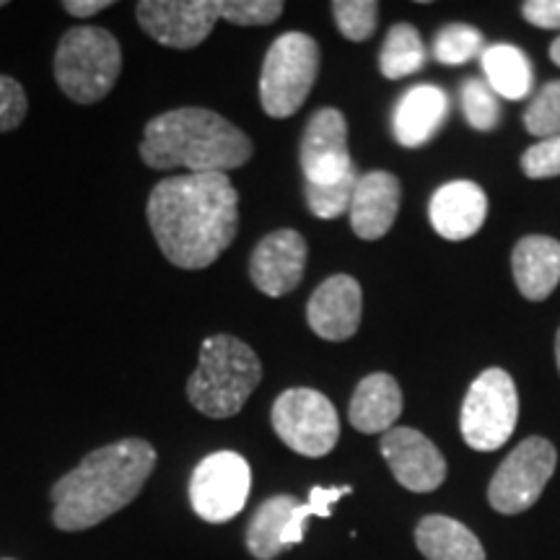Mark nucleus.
<instances>
[{
  "label": "nucleus",
  "instance_id": "obj_18",
  "mask_svg": "<svg viewBox=\"0 0 560 560\" xmlns=\"http://www.w3.org/2000/svg\"><path fill=\"white\" fill-rule=\"evenodd\" d=\"M446 115H450V96L444 94V89L423 83L400 96L392 115V132L405 149H420L441 130Z\"/></svg>",
  "mask_w": 560,
  "mask_h": 560
},
{
  "label": "nucleus",
  "instance_id": "obj_15",
  "mask_svg": "<svg viewBox=\"0 0 560 560\" xmlns=\"http://www.w3.org/2000/svg\"><path fill=\"white\" fill-rule=\"evenodd\" d=\"M363 291L350 276H332L312 293L306 304V322L322 340L342 342L353 338L361 327Z\"/></svg>",
  "mask_w": 560,
  "mask_h": 560
},
{
  "label": "nucleus",
  "instance_id": "obj_8",
  "mask_svg": "<svg viewBox=\"0 0 560 560\" xmlns=\"http://www.w3.org/2000/svg\"><path fill=\"white\" fill-rule=\"evenodd\" d=\"M270 418L278 439L301 457H325L340 439L338 410H335L330 397H325L317 389H285L272 405Z\"/></svg>",
  "mask_w": 560,
  "mask_h": 560
},
{
  "label": "nucleus",
  "instance_id": "obj_38",
  "mask_svg": "<svg viewBox=\"0 0 560 560\" xmlns=\"http://www.w3.org/2000/svg\"><path fill=\"white\" fill-rule=\"evenodd\" d=\"M5 560H9V558H5Z\"/></svg>",
  "mask_w": 560,
  "mask_h": 560
},
{
  "label": "nucleus",
  "instance_id": "obj_14",
  "mask_svg": "<svg viewBox=\"0 0 560 560\" xmlns=\"http://www.w3.org/2000/svg\"><path fill=\"white\" fill-rule=\"evenodd\" d=\"M389 472L412 493H431L446 480V459L431 439L416 429H389L380 441Z\"/></svg>",
  "mask_w": 560,
  "mask_h": 560
},
{
  "label": "nucleus",
  "instance_id": "obj_1",
  "mask_svg": "<svg viewBox=\"0 0 560 560\" xmlns=\"http://www.w3.org/2000/svg\"><path fill=\"white\" fill-rule=\"evenodd\" d=\"M145 215L161 255L174 268H210L236 240L240 192L229 174H185L153 187Z\"/></svg>",
  "mask_w": 560,
  "mask_h": 560
},
{
  "label": "nucleus",
  "instance_id": "obj_16",
  "mask_svg": "<svg viewBox=\"0 0 560 560\" xmlns=\"http://www.w3.org/2000/svg\"><path fill=\"white\" fill-rule=\"evenodd\" d=\"M397 210H400V182L395 174L382 170L361 174L348 210L353 234L363 242L382 240L395 226Z\"/></svg>",
  "mask_w": 560,
  "mask_h": 560
},
{
  "label": "nucleus",
  "instance_id": "obj_19",
  "mask_svg": "<svg viewBox=\"0 0 560 560\" xmlns=\"http://www.w3.org/2000/svg\"><path fill=\"white\" fill-rule=\"evenodd\" d=\"M511 270L524 299L545 301L560 283V242L552 236H524L511 255Z\"/></svg>",
  "mask_w": 560,
  "mask_h": 560
},
{
  "label": "nucleus",
  "instance_id": "obj_12",
  "mask_svg": "<svg viewBox=\"0 0 560 560\" xmlns=\"http://www.w3.org/2000/svg\"><path fill=\"white\" fill-rule=\"evenodd\" d=\"M140 30L172 50L202 45L221 19V0H140L136 5Z\"/></svg>",
  "mask_w": 560,
  "mask_h": 560
},
{
  "label": "nucleus",
  "instance_id": "obj_37",
  "mask_svg": "<svg viewBox=\"0 0 560 560\" xmlns=\"http://www.w3.org/2000/svg\"><path fill=\"white\" fill-rule=\"evenodd\" d=\"M3 5H5V0H0V9H3Z\"/></svg>",
  "mask_w": 560,
  "mask_h": 560
},
{
  "label": "nucleus",
  "instance_id": "obj_11",
  "mask_svg": "<svg viewBox=\"0 0 560 560\" xmlns=\"http://www.w3.org/2000/svg\"><path fill=\"white\" fill-rule=\"evenodd\" d=\"M299 161L304 185L312 187H332L359 177L348 151V122L340 109L322 107L314 112L301 136Z\"/></svg>",
  "mask_w": 560,
  "mask_h": 560
},
{
  "label": "nucleus",
  "instance_id": "obj_31",
  "mask_svg": "<svg viewBox=\"0 0 560 560\" xmlns=\"http://www.w3.org/2000/svg\"><path fill=\"white\" fill-rule=\"evenodd\" d=\"M522 172L529 179L560 177V136L542 138L522 156Z\"/></svg>",
  "mask_w": 560,
  "mask_h": 560
},
{
  "label": "nucleus",
  "instance_id": "obj_6",
  "mask_svg": "<svg viewBox=\"0 0 560 560\" xmlns=\"http://www.w3.org/2000/svg\"><path fill=\"white\" fill-rule=\"evenodd\" d=\"M319 45L304 32H285L262 60L260 104L265 115L285 120L304 107L319 73Z\"/></svg>",
  "mask_w": 560,
  "mask_h": 560
},
{
  "label": "nucleus",
  "instance_id": "obj_22",
  "mask_svg": "<svg viewBox=\"0 0 560 560\" xmlns=\"http://www.w3.org/2000/svg\"><path fill=\"white\" fill-rule=\"evenodd\" d=\"M296 506L299 501L289 493L270 495L268 501H262L257 506L247 524V535H244V542H247L252 558L276 560L280 552L289 550L285 535H289V524Z\"/></svg>",
  "mask_w": 560,
  "mask_h": 560
},
{
  "label": "nucleus",
  "instance_id": "obj_7",
  "mask_svg": "<svg viewBox=\"0 0 560 560\" xmlns=\"http://www.w3.org/2000/svg\"><path fill=\"white\" fill-rule=\"evenodd\" d=\"M520 397L514 380L503 369H486L467 389L462 405V439L475 452H495L514 436Z\"/></svg>",
  "mask_w": 560,
  "mask_h": 560
},
{
  "label": "nucleus",
  "instance_id": "obj_10",
  "mask_svg": "<svg viewBox=\"0 0 560 560\" xmlns=\"http://www.w3.org/2000/svg\"><path fill=\"white\" fill-rule=\"evenodd\" d=\"M252 488L249 462L236 452H213L190 478L192 511L208 524L231 522L247 506Z\"/></svg>",
  "mask_w": 560,
  "mask_h": 560
},
{
  "label": "nucleus",
  "instance_id": "obj_36",
  "mask_svg": "<svg viewBox=\"0 0 560 560\" xmlns=\"http://www.w3.org/2000/svg\"><path fill=\"white\" fill-rule=\"evenodd\" d=\"M556 361H558V371H560V330L556 335Z\"/></svg>",
  "mask_w": 560,
  "mask_h": 560
},
{
  "label": "nucleus",
  "instance_id": "obj_29",
  "mask_svg": "<svg viewBox=\"0 0 560 560\" xmlns=\"http://www.w3.org/2000/svg\"><path fill=\"white\" fill-rule=\"evenodd\" d=\"M524 128L537 138L560 136V81L545 83L540 94H535L524 112Z\"/></svg>",
  "mask_w": 560,
  "mask_h": 560
},
{
  "label": "nucleus",
  "instance_id": "obj_3",
  "mask_svg": "<svg viewBox=\"0 0 560 560\" xmlns=\"http://www.w3.org/2000/svg\"><path fill=\"white\" fill-rule=\"evenodd\" d=\"M252 140L244 130L213 109L179 107L145 122L140 159L159 172L229 174L252 159Z\"/></svg>",
  "mask_w": 560,
  "mask_h": 560
},
{
  "label": "nucleus",
  "instance_id": "obj_24",
  "mask_svg": "<svg viewBox=\"0 0 560 560\" xmlns=\"http://www.w3.org/2000/svg\"><path fill=\"white\" fill-rule=\"evenodd\" d=\"M425 66V47L412 24H395L384 39L380 52V70L384 79L397 81L418 73Z\"/></svg>",
  "mask_w": 560,
  "mask_h": 560
},
{
  "label": "nucleus",
  "instance_id": "obj_34",
  "mask_svg": "<svg viewBox=\"0 0 560 560\" xmlns=\"http://www.w3.org/2000/svg\"><path fill=\"white\" fill-rule=\"evenodd\" d=\"M112 5H115L112 0H62V11L79 19H89L104 9H112Z\"/></svg>",
  "mask_w": 560,
  "mask_h": 560
},
{
  "label": "nucleus",
  "instance_id": "obj_17",
  "mask_svg": "<svg viewBox=\"0 0 560 560\" xmlns=\"http://www.w3.org/2000/svg\"><path fill=\"white\" fill-rule=\"evenodd\" d=\"M431 226L441 240L465 242L478 234L488 215V198L480 185L467 179L446 182L433 192L431 206Z\"/></svg>",
  "mask_w": 560,
  "mask_h": 560
},
{
  "label": "nucleus",
  "instance_id": "obj_33",
  "mask_svg": "<svg viewBox=\"0 0 560 560\" xmlns=\"http://www.w3.org/2000/svg\"><path fill=\"white\" fill-rule=\"evenodd\" d=\"M522 16L537 30L560 32V0H527L522 5Z\"/></svg>",
  "mask_w": 560,
  "mask_h": 560
},
{
  "label": "nucleus",
  "instance_id": "obj_35",
  "mask_svg": "<svg viewBox=\"0 0 560 560\" xmlns=\"http://www.w3.org/2000/svg\"><path fill=\"white\" fill-rule=\"evenodd\" d=\"M550 58H552V62H556V66L560 68V37L550 45Z\"/></svg>",
  "mask_w": 560,
  "mask_h": 560
},
{
  "label": "nucleus",
  "instance_id": "obj_21",
  "mask_svg": "<svg viewBox=\"0 0 560 560\" xmlns=\"http://www.w3.org/2000/svg\"><path fill=\"white\" fill-rule=\"evenodd\" d=\"M416 545L429 560H486L478 535L452 516H423L416 527Z\"/></svg>",
  "mask_w": 560,
  "mask_h": 560
},
{
  "label": "nucleus",
  "instance_id": "obj_5",
  "mask_svg": "<svg viewBox=\"0 0 560 560\" xmlns=\"http://www.w3.org/2000/svg\"><path fill=\"white\" fill-rule=\"evenodd\" d=\"M52 73L70 102H102L122 73L120 42L102 26H73L60 37Z\"/></svg>",
  "mask_w": 560,
  "mask_h": 560
},
{
  "label": "nucleus",
  "instance_id": "obj_25",
  "mask_svg": "<svg viewBox=\"0 0 560 560\" xmlns=\"http://www.w3.org/2000/svg\"><path fill=\"white\" fill-rule=\"evenodd\" d=\"M462 112H465L470 128L480 132H490L501 122V104L495 91L480 79H467L459 91Z\"/></svg>",
  "mask_w": 560,
  "mask_h": 560
},
{
  "label": "nucleus",
  "instance_id": "obj_26",
  "mask_svg": "<svg viewBox=\"0 0 560 560\" xmlns=\"http://www.w3.org/2000/svg\"><path fill=\"white\" fill-rule=\"evenodd\" d=\"M482 50H486L482 47V34L467 24L444 26L436 34V39H433V58L441 66H462V62L472 60Z\"/></svg>",
  "mask_w": 560,
  "mask_h": 560
},
{
  "label": "nucleus",
  "instance_id": "obj_13",
  "mask_svg": "<svg viewBox=\"0 0 560 560\" xmlns=\"http://www.w3.org/2000/svg\"><path fill=\"white\" fill-rule=\"evenodd\" d=\"M306 240L293 229H278L257 244L249 257V278L255 289L270 299L289 296L299 289L306 270Z\"/></svg>",
  "mask_w": 560,
  "mask_h": 560
},
{
  "label": "nucleus",
  "instance_id": "obj_32",
  "mask_svg": "<svg viewBox=\"0 0 560 560\" xmlns=\"http://www.w3.org/2000/svg\"><path fill=\"white\" fill-rule=\"evenodd\" d=\"M30 112L26 91L16 79L0 73V132L19 130Z\"/></svg>",
  "mask_w": 560,
  "mask_h": 560
},
{
  "label": "nucleus",
  "instance_id": "obj_27",
  "mask_svg": "<svg viewBox=\"0 0 560 560\" xmlns=\"http://www.w3.org/2000/svg\"><path fill=\"white\" fill-rule=\"evenodd\" d=\"M348 493H353V486H335V488L314 486L310 490V501L299 503L296 511H293L291 524H289V535H285L289 548H293V545H299L301 540H304L306 522H310L312 516H322V520H327V516L332 514L335 503H338L342 495H348Z\"/></svg>",
  "mask_w": 560,
  "mask_h": 560
},
{
  "label": "nucleus",
  "instance_id": "obj_2",
  "mask_svg": "<svg viewBox=\"0 0 560 560\" xmlns=\"http://www.w3.org/2000/svg\"><path fill=\"white\" fill-rule=\"evenodd\" d=\"M151 441L122 439L89 452L50 490L52 524L60 532H86L130 506L156 470Z\"/></svg>",
  "mask_w": 560,
  "mask_h": 560
},
{
  "label": "nucleus",
  "instance_id": "obj_28",
  "mask_svg": "<svg viewBox=\"0 0 560 560\" xmlns=\"http://www.w3.org/2000/svg\"><path fill=\"white\" fill-rule=\"evenodd\" d=\"M332 19L350 42H366L380 21V3L374 0H335Z\"/></svg>",
  "mask_w": 560,
  "mask_h": 560
},
{
  "label": "nucleus",
  "instance_id": "obj_30",
  "mask_svg": "<svg viewBox=\"0 0 560 560\" xmlns=\"http://www.w3.org/2000/svg\"><path fill=\"white\" fill-rule=\"evenodd\" d=\"M283 9L280 0H221V19L236 26H270Z\"/></svg>",
  "mask_w": 560,
  "mask_h": 560
},
{
  "label": "nucleus",
  "instance_id": "obj_9",
  "mask_svg": "<svg viewBox=\"0 0 560 560\" xmlns=\"http://www.w3.org/2000/svg\"><path fill=\"white\" fill-rule=\"evenodd\" d=\"M556 446L542 436L524 439L488 486V501L499 514H522L540 501L545 486L556 472Z\"/></svg>",
  "mask_w": 560,
  "mask_h": 560
},
{
  "label": "nucleus",
  "instance_id": "obj_20",
  "mask_svg": "<svg viewBox=\"0 0 560 560\" xmlns=\"http://www.w3.org/2000/svg\"><path fill=\"white\" fill-rule=\"evenodd\" d=\"M402 416V389L395 376L369 374L359 382L348 405L350 425L361 433H387Z\"/></svg>",
  "mask_w": 560,
  "mask_h": 560
},
{
  "label": "nucleus",
  "instance_id": "obj_23",
  "mask_svg": "<svg viewBox=\"0 0 560 560\" xmlns=\"http://www.w3.org/2000/svg\"><path fill=\"white\" fill-rule=\"evenodd\" d=\"M482 73H486L488 86L495 94L506 96L511 102H520L532 94L535 86V73H532V62L520 47L514 45H493L480 52Z\"/></svg>",
  "mask_w": 560,
  "mask_h": 560
},
{
  "label": "nucleus",
  "instance_id": "obj_4",
  "mask_svg": "<svg viewBox=\"0 0 560 560\" xmlns=\"http://www.w3.org/2000/svg\"><path fill=\"white\" fill-rule=\"evenodd\" d=\"M262 382V363L234 335H213L200 346L198 369L187 380V397L206 418L226 420L242 412Z\"/></svg>",
  "mask_w": 560,
  "mask_h": 560
}]
</instances>
